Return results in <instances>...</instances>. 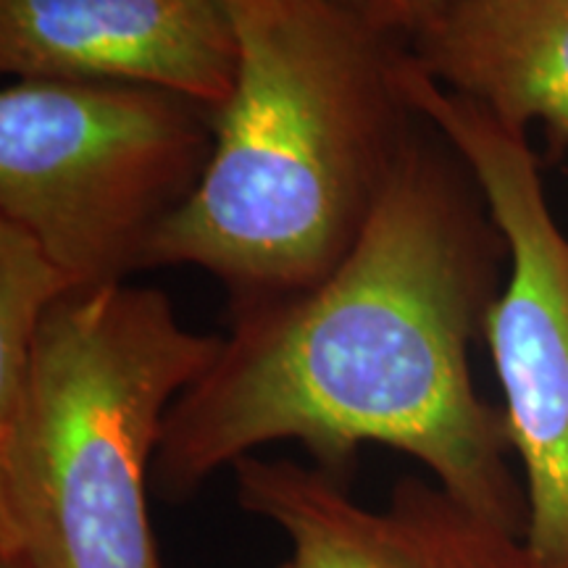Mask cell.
<instances>
[{
	"label": "cell",
	"mask_w": 568,
	"mask_h": 568,
	"mask_svg": "<svg viewBox=\"0 0 568 568\" xmlns=\"http://www.w3.org/2000/svg\"><path fill=\"white\" fill-rule=\"evenodd\" d=\"M506 240L453 163L414 140L335 272L232 311L222 351L174 403L153 489L182 506L258 447L297 443L351 479L361 445L416 458L477 514L524 535L506 414L481 400L468 351L485 335Z\"/></svg>",
	"instance_id": "1"
},
{
	"label": "cell",
	"mask_w": 568,
	"mask_h": 568,
	"mask_svg": "<svg viewBox=\"0 0 568 568\" xmlns=\"http://www.w3.org/2000/svg\"><path fill=\"white\" fill-rule=\"evenodd\" d=\"M237 77L197 190L145 268L195 266L232 311L316 287L347 258L414 145L406 40L343 0H222Z\"/></svg>",
	"instance_id": "2"
},
{
	"label": "cell",
	"mask_w": 568,
	"mask_h": 568,
	"mask_svg": "<svg viewBox=\"0 0 568 568\" xmlns=\"http://www.w3.org/2000/svg\"><path fill=\"white\" fill-rule=\"evenodd\" d=\"M161 290L61 297L0 406V556L30 568H163L148 489L169 410L222 351Z\"/></svg>",
	"instance_id": "3"
},
{
	"label": "cell",
	"mask_w": 568,
	"mask_h": 568,
	"mask_svg": "<svg viewBox=\"0 0 568 568\" xmlns=\"http://www.w3.org/2000/svg\"><path fill=\"white\" fill-rule=\"evenodd\" d=\"M211 153L213 113L174 92L13 80L0 92V219L30 232L74 293L126 284Z\"/></svg>",
	"instance_id": "4"
},
{
	"label": "cell",
	"mask_w": 568,
	"mask_h": 568,
	"mask_svg": "<svg viewBox=\"0 0 568 568\" xmlns=\"http://www.w3.org/2000/svg\"><path fill=\"white\" fill-rule=\"evenodd\" d=\"M400 88L466 163L508 245V282L489 305L485 339L524 471V539L539 568H568V237L552 219L527 132L445 90L414 55Z\"/></svg>",
	"instance_id": "5"
},
{
	"label": "cell",
	"mask_w": 568,
	"mask_h": 568,
	"mask_svg": "<svg viewBox=\"0 0 568 568\" xmlns=\"http://www.w3.org/2000/svg\"><path fill=\"white\" fill-rule=\"evenodd\" d=\"M232 477L237 506L287 537L276 568H539L524 535L435 479L400 477L372 508L355 500L351 479L290 458L247 456Z\"/></svg>",
	"instance_id": "6"
},
{
	"label": "cell",
	"mask_w": 568,
	"mask_h": 568,
	"mask_svg": "<svg viewBox=\"0 0 568 568\" xmlns=\"http://www.w3.org/2000/svg\"><path fill=\"white\" fill-rule=\"evenodd\" d=\"M0 71L142 84L216 113L234 90L237 38L222 0H0Z\"/></svg>",
	"instance_id": "7"
},
{
	"label": "cell",
	"mask_w": 568,
	"mask_h": 568,
	"mask_svg": "<svg viewBox=\"0 0 568 568\" xmlns=\"http://www.w3.org/2000/svg\"><path fill=\"white\" fill-rule=\"evenodd\" d=\"M432 80L508 130L545 124L568 151V0H464L410 40Z\"/></svg>",
	"instance_id": "8"
},
{
	"label": "cell",
	"mask_w": 568,
	"mask_h": 568,
	"mask_svg": "<svg viewBox=\"0 0 568 568\" xmlns=\"http://www.w3.org/2000/svg\"><path fill=\"white\" fill-rule=\"evenodd\" d=\"M74 293L69 276L38 240L0 219V406L24 379L48 311Z\"/></svg>",
	"instance_id": "9"
},
{
	"label": "cell",
	"mask_w": 568,
	"mask_h": 568,
	"mask_svg": "<svg viewBox=\"0 0 568 568\" xmlns=\"http://www.w3.org/2000/svg\"><path fill=\"white\" fill-rule=\"evenodd\" d=\"M382 32L414 40L464 0H343Z\"/></svg>",
	"instance_id": "10"
},
{
	"label": "cell",
	"mask_w": 568,
	"mask_h": 568,
	"mask_svg": "<svg viewBox=\"0 0 568 568\" xmlns=\"http://www.w3.org/2000/svg\"><path fill=\"white\" fill-rule=\"evenodd\" d=\"M0 568H30V566H24L19 558H13V556H0Z\"/></svg>",
	"instance_id": "11"
}]
</instances>
